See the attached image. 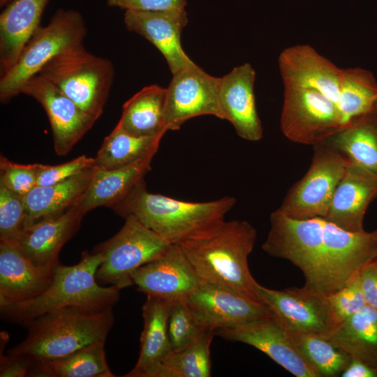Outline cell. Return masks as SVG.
I'll list each match as a JSON object with an SVG mask.
<instances>
[{"instance_id": "f35d334b", "label": "cell", "mask_w": 377, "mask_h": 377, "mask_svg": "<svg viewBox=\"0 0 377 377\" xmlns=\"http://www.w3.org/2000/svg\"><path fill=\"white\" fill-rule=\"evenodd\" d=\"M94 165V158L85 155L59 165L40 164L37 186H47L63 182Z\"/></svg>"}, {"instance_id": "d590c367", "label": "cell", "mask_w": 377, "mask_h": 377, "mask_svg": "<svg viewBox=\"0 0 377 377\" xmlns=\"http://www.w3.org/2000/svg\"><path fill=\"white\" fill-rule=\"evenodd\" d=\"M24 196L0 184V241L15 242L26 226Z\"/></svg>"}, {"instance_id": "7bdbcfd3", "label": "cell", "mask_w": 377, "mask_h": 377, "mask_svg": "<svg viewBox=\"0 0 377 377\" xmlns=\"http://www.w3.org/2000/svg\"><path fill=\"white\" fill-rule=\"evenodd\" d=\"M341 377H377V367L357 359H350Z\"/></svg>"}, {"instance_id": "ba28073f", "label": "cell", "mask_w": 377, "mask_h": 377, "mask_svg": "<svg viewBox=\"0 0 377 377\" xmlns=\"http://www.w3.org/2000/svg\"><path fill=\"white\" fill-rule=\"evenodd\" d=\"M120 230L98 246L103 260L97 269V281L122 289L133 285V273L161 256L171 245L135 216L125 217Z\"/></svg>"}, {"instance_id": "e0dca14e", "label": "cell", "mask_w": 377, "mask_h": 377, "mask_svg": "<svg viewBox=\"0 0 377 377\" xmlns=\"http://www.w3.org/2000/svg\"><path fill=\"white\" fill-rule=\"evenodd\" d=\"M255 79V70L245 63L219 77L218 86L221 119L228 121L240 138L251 142L263 136L254 94Z\"/></svg>"}, {"instance_id": "d4e9b609", "label": "cell", "mask_w": 377, "mask_h": 377, "mask_svg": "<svg viewBox=\"0 0 377 377\" xmlns=\"http://www.w3.org/2000/svg\"><path fill=\"white\" fill-rule=\"evenodd\" d=\"M155 155L133 163L112 169L95 170L91 181L77 205L86 214L99 207H113L122 201L142 181L151 169Z\"/></svg>"}, {"instance_id": "8d00e7d4", "label": "cell", "mask_w": 377, "mask_h": 377, "mask_svg": "<svg viewBox=\"0 0 377 377\" xmlns=\"http://www.w3.org/2000/svg\"><path fill=\"white\" fill-rule=\"evenodd\" d=\"M328 300L336 327L366 306L360 273L340 290L328 295Z\"/></svg>"}, {"instance_id": "9a60e30c", "label": "cell", "mask_w": 377, "mask_h": 377, "mask_svg": "<svg viewBox=\"0 0 377 377\" xmlns=\"http://www.w3.org/2000/svg\"><path fill=\"white\" fill-rule=\"evenodd\" d=\"M226 340L251 346L297 377H318L297 350L288 330L274 313L269 316L215 331Z\"/></svg>"}, {"instance_id": "9c48e42d", "label": "cell", "mask_w": 377, "mask_h": 377, "mask_svg": "<svg viewBox=\"0 0 377 377\" xmlns=\"http://www.w3.org/2000/svg\"><path fill=\"white\" fill-rule=\"evenodd\" d=\"M311 164L277 209L295 219L325 217L349 159L327 142L313 145Z\"/></svg>"}, {"instance_id": "f6af8a7d", "label": "cell", "mask_w": 377, "mask_h": 377, "mask_svg": "<svg viewBox=\"0 0 377 377\" xmlns=\"http://www.w3.org/2000/svg\"><path fill=\"white\" fill-rule=\"evenodd\" d=\"M376 108H377V103H376Z\"/></svg>"}, {"instance_id": "d6986e66", "label": "cell", "mask_w": 377, "mask_h": 377, "mask_svg": "<svg viewBox=\"0 0 377 377\" xmlns=\"http://www.w3.org/2000/svg\"><path fill=\"white\" fill-rule=\"evenodd\" d=\"M278 61L283 85L313 89L338 108L343 68H338L309 45L285 48Z\"/></svg>"}, {"instance_id": "603a6c76", "label": "cell", "mask_w": 377, "mask_h": 377, "mask_svg": "<svg viewBox=\"0 0 377 377\" xmlns=\"http://www.w3.org/2000/svg\"><path fill=\"white\" fill-rule=\"evenodd\" d=\"M49 0H13L0 15V75L8 72L40 26Z\"/></svg>"}, {"instance_id": "7402d4cb", "label": "cell", "mask_w": 377, "mask_h": 377, "mask_svg": "<svg viewBox=\"0 0 377 377\" xmlns=\"http://www.w3.org/2000/svg\"><path fill=\"white\" fill-rule=\"evenodd\" d=\"M52 274L32 263L14 242L0 241V307L37 297L50 286Z\"/></svg>"}, {"instance_id": "277c9868", "label": "cell", "mask_w": 377, "mask_h": 377, "mask_svg": "<svg viewBox=\"0 0 377 377\" xmlns=\"http://www.w3.org/2000/svg\"><path fill=\"white\" fill-rule=\"evenodd\" d=\"M113 323L112 309L61 308L30 322L26 338L8 353L26 355L31 363L61 357L95 341H105Z\"/></svg>"}, {"instance_id": "83f0119b", "label": "cell", "mask_w": 377, "mask_h": 377, "mask_svg": "<svg viewBox=\"0 0 377 377\" xmlns=\"http://www.w3.org/2000/svg\"><path fill=\"white\" fill-rule=\"evenodd\" d=\"M326 337L352 358L377 367V311L366 306Z\"/></svg>"}, {"instance_id": "ab89813d", "label": "cell", "mask_w": 377, "mask_h": 377, "mask_svg": "<svg viewBox=\"0 0 377 377\" xmlns=\"http://www.w3.org/2000/svg\"><path fill=\"white\" fill-rule=\"evenodd\" d=\"M110 7L126 10L160 11L185 8L187 0H106Z\"/></svg>"}, {"instance_id": "6da1fadb", "label": "cell", "mask_w": 377, "mask_h": 377, "mask_svg": "<svg viewBox=\"0 0 377 377\" xmlns=\"http://www.w3.org/2000/svg\"><path fill=\"white\" fill-rule=\"evenodd\" d=\"M269 221L263 250L290 262L304 287L323 295L340 290L377 257V230L350 232L322 217L295 219L278 209Z\"/></svg>"}, {"instance_id": "8992f818", "label": "cell", "mask_w": 377, "mask_h": 377, "mask_svg": "<svg viewBox=\"0 0 377 377\" xmlns=\"http://www.w3.org/2000/svg\"><path fill=\"white\" fill-rule=\"evenodd\" d=\"M38 75L97 120L109 96L114 70L110 60L89 52L82 43L56 55Z\"/></svg>"}, {"instance_id": "5bb4252c", "label": "cell", "mask_w": 377, "mask_h": 377, "mask_svg": "<svg viewBox=\"0 0 377 377\" xmlns=\"http://www.w3.org/2000/svg\"><path fill=\"white\" fill-rule=\"evenodd\" d=\"M209 330L230 327L273 314L265 304L232 288L201 283L186 300Z\"/></svg>"}, {"instance_id": "2e32d148", "label": "cell", "mask_w": 377, "mask_h": 377, "mask_svg": "<svg viewBox=\"0 0 377 377\" xmlns=\"http://www.w3.org/2000/svg\"><path fill=\"white\" fill-rule=\"evenodd\" d=\"M131 280L139 291L172 302L186 300L201 283L177 244L136 269Z\"/></svg>"}, {"instance_id": "4dcf8cb0", "label": "cell", "mask_w": 377, "mask_h": 377, "mask_svg": "<svg viewBox=\"0 0 377 377\" xmlns=\"http://www.w3.org/2000/svg\"><path fill=\"white\" fill-rule=\"evenodd\" d=\"M163 136L135 135L117 124L105 137L94 157L95 166L99 169H112L155 155Z\"/></svg>"}, {"instance_id": "b9f144b4", "label": "cell", "mask_w": 377, "mask_h": 377, "mask_svg": "<svg viewBox=\"0 0 377 377\" xmlns=\"http://www.w3.org/2000/svg\"><path fill=\"white\" fill-rule=\"evenodd\" d=\"M1 377H23L28 376L31 360L22 355H1Z\"/></svg>"}, {"instance_id": "7a4b0ae2", "label": "cell", "mask_w": 377, "mask_h": 377, "mask_svg": "<svg viewBox=\"0 0 377 377\" xmlns=\"http://www.w3.org/2000/svg\"><path fill=\"white\" fill-rule=\"evenodd\" d=\"M256 239L257 230L248 221L222 219L193 232L177 244L201 283L228 286L260 302L259 283L248 265Z\"/></svg>"}, {"instance_id": "44dd1931", "label": "cell", "mask_w": 377, "mask_h": 377, "mask_svg": "<svg viewBox=\"0 0 377 377\" xmlns=\"http://www.w3.org/2000/svg\"><path fill=\"white\" fill-rule=\"evenodd\" d=\"M376 198L377 175L349 160L324 219L350 232L362 231L367 209Z\"/></svg>"}, {"instance_id": "3957f363", "label": "cell", "mask_w": 377, "mask_h": 377, "mask_svg": "<svg viewBox=\"0 0 377 377\" xmlns=\"http://www.w3.org/2000/svg\"><path fill=\"white\" fill-rule=\"evenodd\" d=\"M103 260L99 251H84L78 263L59 264L53 269L50 286L37 297L1 306L3 319L27 326L39 316L71 306L102 311L112 309L118 302L121 290L116 286H102L96 274Z\"/></svg>"}, {"instance_id": "8fae6325", "label": "cell", "mask_w": 377, "mask_h": 377, "mask_svg": "<svg viewBox=\"0 0 377 377\" xmlns=\"http://www.w3.org/2000/svg\"><path fill=\"white\" fill-rule=\"evenodd\" d=\"M257 294L287 330L327 336L336 328L328 295L304 286L273 290L260 284Z\"/></svg>"}, {"instance_id": "ffe728a7", "label": "cell", "mask_w": 377, "mask_h": 377, "mask_svg": "<svg viewBox=\"0 0 377 377\" xmlns=\"http://www.w3.org/2000/svg\"><path fill=\"white\" fill-rule=\"evenodd\" d=\"M85 214L77 205L26 228L14 242L36 266L53 270L62 246L77 232Z\"/></svg>"}, {"instance_id": "e575fe53", "label": "cell", "mask_w": 377, "mask_h": 377, "mask_svg": "<svg viewBox=\"0 0 377 377\" xmlns=\"http://www.w3.org/2000/svg\"><path fill=\"white\" fill-rule=\"evenodd\" d=\"M168 326L172 351L182 349L205 332L212 330L200 321L186 300L172 302Z\"/></svg>"}, {"instance_id": "30bf717a", "label": "cell", "mask_w": 377, "mask_h": 377, "mask_svg": "<svg viewBox=\"0 0 377 377\" xmlns=\"http://www.w3.org/2000/svg\"><path fill=\"white\" fill-rule=\"evenodd\" d=\"M281 129L290 140L315 145L344 128L337 106L319 91L283 85Z\"/></svg>"}, {"instance_id": "f1b7e54d", "label": "cell", "mask_w": 377, "mask_h": 377, "mask_svg": "<svg viewBox=\"0 0 377 377\" xmlns=\"http://www.w3.org/2000/svg\"><path fill=\"white\" fill-rule=\"evenodd\" d=\"M105 341H98L66 356L31 363L29 376L114 377L106 361Z\"/></svg>"}, {"instance_id": "1f68e13d", "label": "cell", "mask_w": 377, "mask_h": 377, "mask_svg": "<svg viewBox=\"0 0 377 377\" xmlns=\"http://www.w3.org/2000/svg\"><path fill=\"white\" fill-rule=\"evenodd\" d=\"M288 330L300 354L318 377L341 376L351 357L323 334Z\"/></svg>"}, {"instance_id": "60d3db41", "label": "cell", "mask_w": 377, "mask_h": 377, "mask_svg": "<svg viewBox=\"0 0 377 377\" xmlns=\"http://www.w3.org/2000/svg\"><path fill=\"white\" fill-rule=\"evenodd\" d=\"M360 280L367 306L377 311V257L362 269Z\"/></svg>"}, {"instance_id": "4fadbf2b", "label": "cell", "mask_w": 377, "mask_h": 377, "mask_svg": "<svg viewBox=\"0 0 377 377\" xmlns=\"http://www.w3.org/2000/svg\"><path fill=\"white\" fill-rule=\"evenodd\" d=\"M20 94L34 98L44 108L58 156L66 155L96 121L55 85L38 74L24 84Z\"/></svg>"}, {"instance_id": "ac0fdd59", "label": "cell", "mask_w": 377, "mask_h": 377, "mask_svg": "<svg viewBox=\"0 0 377 377\" xmlns=\"http://www.w3.org/2000/svg\"><path fill=\"white\" fill-rule=\"evenodd\" d=\"M185 8L160 11L126 10L127 30L149 40L163 54L172 74L194 64L181 45L182 30L188 24Z\"/></svg>"}, {"instance_id": "7c38bea8", "label": "cell", "mask_w": 377, "mask_h": 377, "mask_svg": "<svg viewBox=\"0 0 377 377\" xmlns=\"http://www.w3.org/2000/svg\"><path fill=\"white\" fill-rule=\"evenodd\" d=\"M219 77L207 73L195 63L172 74L166 88L165 123L177 131L191 118L213 115L221 119L219 104Z\"/></svg>"}, {"instance_id": "74e56055", "label": "cell", "mask_w": 377, "mask_h": 377, "mask_svg": "<svg viewBox=\"0 0 377 377\" xmlns=\"http://www.w3.org/2000/svg\"><path fill=\"white\" fill-rule=\"evenodd\" d=\"M40 164H21L1 156L0 184L12 191L25 196L37 186Z\"/></svg>"}, {"instance_id": "d6a6232c", "label": "cell", "mask_w": 377, "mask_h": 377, "mask_svg": "<svg viewBox=\"0 0 377 377\" xmlns=\"http://www.w3.org/2000/svg\"><path fill=\"white\" fill-rule=\"evenodd\" d=\"M377 103V81L374 74L361 68H343L338 108L344 128L372 111Z\"/></svg>"}, {"instance_id": "f546056e", "label": "cell", "mask_w": 377, "mask_h": 377, "mask_svg": "<svg viewBox=\"0 0 377 377\" xmlns=\"http://www.w3.org/2000/svg\"><path fill=\"white\" fill-rule=\"evenodd\" d=\"M349 160L377 175V108L326 140Z\"/></svg>"}, {"instance_id": "484cf974", "label": "cell", "mask_w": 377, "mask_h": 377, "mask_svg": "<svg viewBox=\"0 0 377 377\" xmlns=\"http://www.w3.org/2000/svg\"><path fill=\"white\" fill-rule=\"evenodd\" d=\"M96 168L93 166L63 182L36 186L25 196V228L40 220L61 214L77 205Z\"/></svg>"}, {"instance_id": "cb8c5ba5", "label": "cell", "mask_w": 377, "mask_h": 377, "mask_svg": "<svg viewBox=\"0 0 377 377\" xmlns=\"http://www.w3.org/2000/svg\"><path fill=\"white\" fill-rule=\"evenodd\" d=\"M172 302L147 295L142 312L143 330L140 351L133 369L125 377H151L162 361L172 351L168 334Z\"/></svg>"}, {"instance_id": "ee69618b", "label": "cell", "mask_w": 377, "mask_h": 377, "mask_svg": "<svg viewBox=\"0 0 377 377\" xmlns=\"http://www.w3.org/2000/svg\"><path fill=\"white\" fill-rule=\"evenodd\" d=\"M12 1L13 0H0V6L3 7V6L8 4Z\"/></svg>"}, {"instance_id": "4316f807", "label": "cell", "mask_w": 377, "mask_h": 377, "mask_svg": "<svg viewBox=\"0 0 377 377\" xmlns=\"http://www.w3.org/2000/svg\"><path fill=\"white\" fill-rule=\"evenodd\" d=\"M165 103L166 88L157 84L147 86L124 104L117 124L135 135H164L168 131Z\"/></svg>"}, {"instance_id": "836d02e7", "label": "cell", "mask_w": 377, "mask_h": 377, "mask_svg": "<svg viewBox=\"0 0 377 377\" xmlns=\"http://www.w3.org/2000/svg\"><path fill=\"white\" fill-rule=\"evenodd\" d=\"M214 335V330H209L182 349L172 351L151 377H209L210 345Z\"/></svg>"}, {"instance_id": "5b68a950", "label": "cell", "mask_w": 377, "mask_h": 377, "mask_svg": "<svg viewBox=\"0 0 377 377\" xmlns=\"http://www.w3.org/2000/svg\"><path fill=\"white\" fill-rule=\"evenodd\" d=\"M236 203L232 196L207 202H188L149 192L144 180L112 207L123 217L135 216L170 244L193 232L224 219Z\"/></svg>"}, {"instance_id": "52a82bcc", "label": "cell", "mask_w": 377, "mask_h": 377, "mask_svg": "<svg viewBox=\"0 0 377 377\" xmlns=\"http://www.w3.org/2000/svg\"><path fill=\"white\" fill-rule=\"evenodd\" d=\"M87 27L80 13L59 9L45 26H39L24 47L15 66L0 79L1 103L20 94L22 87L56 55L82 44Z\"/></svg>"}]
</instances>
